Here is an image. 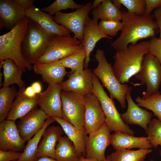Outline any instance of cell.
<instances>
[{
	"label": "cell",
	"mask_w": 161,
	"mask_h": 161,
	"mask_svg": "<svg viewBox=\"0 0 161 161\" xmlns=\"http://www.w3.org/2000/svg\"><path fill=\"white\" fill-rule=\"evenodd\" d=\"M152 151L151 149H123L116 150L108 156L110 161H145L147 155Z\"/></svg>",
	"instance_id": "30"
},
{
	"label": "cell",
	"mask_w": 161,
	"mask_h": 161,
	"mask_svg": "<svg viewBox=\"0 0 161 161\" xmlns=\"http://www.w3.org/2000/svg\"><path fill=\"white\" fill-rule=\"evenodd\" d=\"M39 95L33 98H30L25 96L23 92L18 91L6 119L15 121L36 109L38 106Z\"/></svg>",
	"instance_id": "25"
},
{
	"label": "cell",
	"mask_w": 161,
	"mask_h": 161,
	"mask_svg": "<svg viewBox=\"0 0 161 161\" xmlns=\"http://www.w3.org/2000/svg\"><path fill=\"white\" fill-rule=\"evenodd\" d=\"M31 86L36 94L40 95L41 92L42 87L40 82L38 81L33 82Z\"/></svg>",
	"instance_id": "44"
},
{
	"label": "cell",
	"mask_w": 161,
	"mask_h": 161,
	"mask_svg": "<svg viewBox=\"0 0 161 161\" xmlns=\"http://www.w3.org/2000/svg\"><path fill=\"white\" fill-rule=\"evenodd\" d=\"M2 75H3V73L1 72H0V85H1V83Z\"/></svg>",
	"instance_id": "48"
},
{
	"label": "cell",
	"mask_w": 161,
	"mask_h": 161,
	"mask_svg": "<svg viewBox=\"0 0 161 161\" xmlns=\"http://www.w3.org/2000/svg\"><path fill=\"white\" fill-rule=\"evenodd\" d=\"M35 161H57L54 158L47 157L43 156L41 157Z\"/></svg>",
	"instance_id": "45"
},
{
	"label": "cell",
	"mask_w": 161,
	"mask_h": 161,
	"mask_svg": "<svg viewBox=\"0 0 161 161\" xmlns=\"http://www.w3.org/2000/svg\"><path fill=\"white\" fill-rule=\"evenodd\" d=\"M60 84L49 85L47 89L39 95L38 106L49 116L63 118Z\"/></svg>",
	"instance_id": "14"
},
{
	"label": "cell",
	"mask_w": 161,
	"mask_h": 161,
	"mask_svg": "<svg viewBox=\"0 0 161 161\" xmlns=\"http://www.w3.org/2000/svg\"><path fill=\"white\" fill-rule=\"evenodd\" d=\"M86 56L84 49L60 60L66 68L71 69L70 73L77 70H83Z\"/></svg>",
	"instance_id": "33"
},
{
	"label": "cell",
	"mask_w": 161,
	"mask_h": 161,
	"mask_svg": "<svg viewBox=\"0 0 161 161\" xmlns=\"http://www.w3.org/2000/svg\"><path fill=\"white\" fill-rule=\"evenodd\" d=\"M49 116L41 109H35L20 119L17 125L25 141L33 137L43 127Z\"/></svg>",
	"instance_id": "13"
},
{
	"label": "cell",
	"mask_w": 161,
	"mask_h": 161,
	"mask_svg": "<svg viewBox=\"0 0 161 161\" xmlns=\"http://www.w3.org/2000/svg\"><path fill=\"white\" fill-rule=\"evenodd\" d=\"M93 18L105 21H122L123 13L110 0H103L100 4L93 9Z\"/></svg>",
	"instance_id": "28"
},
{
	"label": "cell",
	"mask_w": 161,
	"mask_h": 161,
	"mask_svg": "<svg viewBox=\"0 0 161 161\" xmlns=\"http://www.w3.org/2000/svg\"><path fill=\"white\" fill-rule=\"evenodd\" d=\"M85 112L84 127L87 134L100 129L106 117L100 101L93 93L84 96Z\"/></svg>",
	"instance_id": "12"
},
{
	"label": "cell",
	"mask_w": 161,
	"mask_h": 161,
	"mask_svg": "<svg viewBox=\"0 0 161 161\" xmlns=\"http://www.w3.org/2000/svg\"><path fill=\"white\" fill-rule=\"evenodd\" d=\"M111 144L116 150L136 148L149 149L153 147L147 137H136L118 132L111 134Z\"/></svg>",
	"instance_id": "24"
},
{
	"label": "cell",
	"mask_w": 161,
	"mask_h": 161,
	"mask_svg": "<svg viewBox=\"0 0 161 161\" xmlns=\"http://www.w3.org/2000/svg\"><path fill=\"white\" fill-rule=\"evenodd\" d=\"M103 0H95L94 1L91 7V10L96 8L102 2Z\"/></svg>",
	"instance_id": "46"
},
{
	"label": "cell",
	"mask_w": 161,
	"mask_h": 161,
	"mask_svg": "<svg viewBox=\"0 0 161 161\" xmlns=\"http://www.w3.org/2000/svg\"><path fill=\"white\" fill-rule=\"evenodd\" d=\"M146 9L145 15L151 14L153 10L161 7V0H145Z\"/></svg>",
	"instance_id": "40"
},
{
	"label": "cell",
	"mask_w": 161,
	"mask_h": 161,
	"mask_svg": "<svg viewBox=\"0 0 161 161\" xmlns=\"http://www.w3.org/2000/svg\"><path fill=\"white\" fill-rule=\"evenodd\" d=\"M26 17V10L15 0H0L1 30H11Z\"/></svg>",
	"instance_id": "18"
},
{
	"label": "cell",
	"mask_w": 161,
	"mask_h": 161,
	"mask_svg": "<svg viewBox=\"0 0 161 161\" xmlns=\"http://www.w3.org/2000/svg\"><path fill=\"white\" fill-rule=\"evenodd\" d=\"M30 20L26 16L9 32L0 36V61L10 59L23 72L33 69L32 65L24 56L21 49Z\"/></svg>",
	"instance_id": "3"
},
{
	"label": "cell",
	"mask_w": 161,
	"mask_h": 161,
	"mask_svg": "<svg viewBox=\"0 0 161 161\" xmlns=\"http://www.w3.org/2000/svg\"><path fill=\"white\" fill-rule=\"evenodd\" d=\"M26 142L21 138L15 121L5 120L0 123V150L23 151Z\"/></svg>",
	"instance_id": "16"
},
{
	"label": "cell",
	"mask_w": 161,
	"mask_h": 161,
	"mask_svg": "<svg viewBox=\"0 0 161 161\" xmlns=\"http://www.w3.org/2000/svg\"><path fill=\"white\" fill-rule=\"evenodd\" d=\"M63 118L76 128L84 127L85 107L84 96L71 91L61 93Z\"/></svg>",
	"instance_id": "9"
},
{
	"label": "cell",
	"mask_w": 161,
	"mask_h": 161,
	"mask_svg": "<svg viewBox=\"0 0 161 161\" xmlns=\"http://www.w3.org/2000/svg\"><path fill=\"white\" fill-rule=\"evenodd\" d=\"M83 49L82 44L74 37L55 35L49 40L44 53L36 63L60 61Z\"/></svg>",
	"instance_id": "7"
},
{
	"label": "cell",
	"mask_w": 161,
	"mask_h": 161,
	"mask_svg": "<svg viewBox=\"0 0 161 161\" xmlns=\"http://www.w3.org/2000/svg\"><path fill=\"white\" fill-rule=\"evenodd\" d=\"M56 121L49 116L41 129L28 141L19 159L16 161H35L38 147L44 132L52 123Z\"/></svg>",
	"instance_id": "27"
},
{
	"label": "cell",
	"mask_w": 161,
	"mask_h": 161,
	"mask_svg": "<svg viewBox=\"0 0 161 161\" xmlns=\"http://www.w3.org/2000/svg\"><path fill=\"white\" fill-rule=\"evenodd\" d=\"M92 4L89 1L81 8L71 13L58 12L52 16V18L57 23L64 26L73 32L74 37L82 43L85 24L91 11Z\"/></svg>",
	"instance_id": "10"
},
{
	"label": "cell",
	"mask_w": 161,
	"mask_h": 161,
	"mask_svg": "<svg viewBox=\"0 0 161 161\" xmlns=\"http://www.w3.org/2000/svg\"><path fill=\"white\" fill-rule=\"evenodd\" d=\"M157 161V160H151L149 161Z\"/></svg>",
	"instance_id": "51"
},
{
	"label": "cell",
	"mask_w": 161,
	"mask_h": 161,
	"mask_svg": "<svg viewBox=\"0 0 161 161\" xmlns=\"http://www.w3.org/2000/svg\"><path fill=\"white\" fill-rule=\"evenodd\" d=\"M54 35L30 19L21 49L24 56L30 64H35L43 55L49 41Z\"/></svg>",
	"instance_id": "6"
},
{
	"label": "cell",
	"mask_w": 161,
	"mask_h": 161,
	"mask_svg": "<svg viewBox=\"0 0 161 161\" xmlns=\"http://www.w3.org/2000/svg\"><path fill=\"white\" fill-rule=\"evenodd\" d=\"M52 117L60 125L64 133L72 142L79 158L81 156L85 157L88 136L84 127L78 129L63 118Z\"/></svg>",
	"instance_id": "23"
},
{
	"label": "cell",
	"mask_w": 161,
	"mask_h": 161,
	"mask_svg": "<svg viewBox=\"0 0 161 161\" xmlns=\"http://www.w3.org/2000/svg\"><path fill=\"white\" fill-rule=\"evenodd\" d=\"M98 20L89 16L85 24L82 44L86 52V56L84 64L85 68H88L90 61V54L98 41L103 38L112 39V37L106 35L101 32L99 27Z\"/></svg>",
	"instance_id": "20"
},
{
	"label": "cell",
	"mask_w": 161,
	"mask_h": 161,
	"mask_svg": "<svg viewBox=\"0 0 161 161\" xmlns=\"http://www.w3.org/2000/svg\"></svg>",
	"instance_id": "52"
},
{
	"label": "cell",
	"mask_w": 161,
	"mask_h": 161,
	"mask_svg": "<svg viewBox=\"0 0 161 161\" xmlns=\"http://www.w3.org/2000/svg\"><path fill=\"white\" fill-rule=\"evenodd\" d=\"M149 41L130 44L125 49L117 51L114 55L112 66L114 74L121 84L129 82L130 79L140 71L143 58L149 52Z\"/></svg>",
	"instance_id": "2"
},
{
	"label": "cell",
	"mask_w": 161,
	"mask_h": 161,
	"mask_svg": "<svg viewBox=\"0 0 161 161\" xmlns=\"http://www.w3.org/2000/svg\"><path fill=\"white\" fill-rule=\"evenodd\" d=\"M150 144L156 148L161 146V122L158 119L153 118L148 124L145 131Z\"/></svg>",
	"instance_id": "36"
},
{
	"label": "cell",
	"mask_w": 161,
	"mask_h": 161,
	"mask_svg": "<svg viewBox=\"0 0 161 161\" xmlns=\"http://www.w3.org/2000/svg\"><path fill=\"white\" fill-rule=\"evenodd\" d=\"M134 76L140 81L139 85H146V90L143 92L142 98L159 92L161 84V64L158 60L149 52L144 56L140 72Z\"/></svg>",
	"instance_id": "8"
},
{
	"label": "cell",
	"mask_w": 161,
	"mask_h": 161,
	"mask_svg": "<svg viewBox=\"0 0 161 161\" xmlns=\"http://www.w3.org/2000/svg\"><path fill=\"white\" fill-rule=\"evenodd\" d=\"M95 57L98 64L93 70V73L101 81L103 86L108 90L110 97L117 100L121 107L125 108L126 94L129 86L127 84H121L118 80L112 64L108 62L103 49H97Z\"/></svg>",
	"instance_id": "4"
},
{
	"label": "cell",
	"mask_w": 161,
	"mask_h": 161,
	"mask_svg": "<svg viewBox=\"0 0 161 161\" xmlns=\"http://www.w3.org/2000/svg\"><path fill=\"white\" fill-rule=\"evenodd\" d=\"M64 133L61 126H49L44 132L39 144L35 160L43 156H47L55 159L56 147Z\"/></svg>",
	"instance_id": "22"
},
{
	"label": "cell",
	"mask_w": 161,
	"mask_h": 161,
	"mask_svg": "<svg viewBox=\"0 0 161 161\" xmlns=\"http://www.w3.org/2000/svg\"><path fill=\"white\" fill-rule=\"evenodd\" d=\"M112 1L120 10L121 7V5L125 6L129 13L140 15L145 14V0H113Z\"/></svg>",
	"instance_id": "34"
},
{
	"label": "cell",
	"mask_w": 161,
	"mask_h": 161,
	"mask_svg": "<svg viewBox=\"0 0 161 161\" xmlns=\"http://www.w3.org/2000/svg\"><path fill=\"white\" fill-rule=\"evenodd\" d=\"M111 144V134L105 122L98 129L89 134L86 149L85 157L105 161V152Z\"/></svg>",
	"instance_id": "11"
},
{
	"label": "cell",
	"mask_w": 161,
	"mask_h": 161,
	"mask_svg": "<svg viewBox=\"0 0 161 161\" xmlns=\"http://www.w3.org/2000/svg\"><path fill=\"white\" fill-rule=\"evenodd\" d=\"M99 29L106 35L109 37L116 36L118 32L122 31L123 25L122 21L101 20L98 23Z\"/></svg>",
	"instance_id": "37"
},
{
	"label": "cell",
	"mask_w": 161,
	"mask_h": 161,
	"mask_svg": "<svg viewBox=\"0 0 161 161\" xmlns=\"http://www.w3.org/2000/svg\"><path fill=\"white\" fill-rule=\"evenodd\" d=\"M92 93L99 100L110 132H120L134 136V131L122 120L114 102L104 90L98 78L93 73Z\"/></svg>",
	"instance_id": "5"
},
{
	"label": "cell",
	"mask_w": 161,
	"mask_h": 161,
	"mask_svg": "<svg viewBox=\"0 0 161 161\" xmlns=\"http://www.w3.org/2000/svg\"><path fill=\"white\" fill-rule=\"evenodd\" d=\"M55 159L57 161H79L76 150L72 142L66 136H62L56 147Z\"/></svg>",
	"instance_id": "29"
},
{
	"label": "cell",
	"mask_w": 161,
	"mask_h": 161,
	"mask_svg": "<svg viewBox=\"0 0 161 161\" xmlns=\"http://www.w3.org/2000/svg\"><path fill=\"white\" fill-rule=\"evenodd\" d=\"M132 90L131 87L129 86L126 95L127 109L125 112L120 114V116L126 124L138 125L145 131L153 114L151 112L141 108L134 102L131 95Z\"/></svg>",
	"instance_id": "17"
},
{
	"label": "cell",
	"mask_w": 161,
	"mask_h": 161,
	"mask_svg": "<svg viewBox=\"0 0 161 161\" xmlns=\"http://www.w3.org/2000/svg\"><path fill=\"white\" fill-rule=\"evenodd\" d=\"M26 16L47 32L55 35L70 36L72 32L63 26L57 23L52 16L35 6L26 10Z\"/></svg>",
	"instance_id": "19"
},
{
	"label": "cell",
	"mask_w": 161,
	"mask_h": 161,
	"mask_svg": "<svg viewBox=\"0 0 161 161\" xmlns=\"http://www.w3.org/2000/svg\"><path fill=\"white\" fill-rule=\"evenodd\" d=\"M0 68H3V87H9L16 84L19 88V92H23L25 88V82L21 79L23 72L10 59L0 61Z\"/></svg>",
	"instance_id": "26"
},
{
	"label": "cell",
	"mask_w": 161,
	"mask_h": 161,
	"mask_svg": "<svg viewBox=\"0 0 161 161\" xmlns=\"http://www.w3.org/2000/svg\"><path fill=\"white\" fill-rule=\"evenodd\" d=\"M79 161H99L95 159L87 158L83 156H81L80 157Z\"/></svg>",
	"instance_id": "47"
},
{
	"label": "cell",
	"mask_w": 161,
	"mask_h": 161,
	"mask_svg": "<svg viewBox=\"0 0 161 161\" xmlns=\"http://www.w3.org/2000/svg\"><path fill=\"white\" fill-rule=\"evenodd\" d=\"M158 25L160 32V38H161V7L154 10L153 14Z\"/></svg>",
	"instance_id": "41"
},
{
	"label": "cell",
	"mask_w": 161,
	"mask_h": 161,
	"mask_svg": "<svg viewBox=\"0 0 161 161\" xmlns=\"http://www.w3.org/2000/svg\"><path fill=\"white\" fill-rule=\"evenodd\" d=\"M21 154L22 153L13 151L0 150V161H16Z\"/></svg>",
	"instance_id": "39"
},
{
	"label": "cell",
	"mask_w": 161,
	"mask_h": 161,
	"mask_svg": "<svg viewBox=\"0 0 161 161\" xmlns=\"http://www.w3.org/2000/svg\"><path fill=\"white\" fill-rule=\"evenodd\" d=\"M15 1L25 10L35 6L34 0H15Z\"/></svg>",
	"instance_id": "42"
},
{
	"label": "cell",
	"mask_w": 161,
	"mask_h": 161,
	"mask_svg": "<svg viewBox=\"0 0 161 161\" xmlns=\"http://www.w3.org/2000/svg\"><path fill=\"white\" fill-rule=\"evenodd\" d=\"M105 161H110V159L108 156L106 157V159Z\"/></svg>",
	"instance_id": "49"
},
{
	"label": "cell",
	"mask_w": 161,
	"mask_h": 161,
	"mask_svg": "<svg viewBox=\"0 0 161 161\" xmlns=\"http://www.w3.org/2000/svg\"><path fill=\"white\" fill-rule=\"evenodd\" d=\"M123 29L119 37L111 44L116 51L125 49L130 44L155 36L160 29L153 14L140 15L122 12Z\"/></svg>",
	"instance_id": "1"
},
{
	"label": "cell",
	"mask_w": 161,
	"mask_h": 161,
	"mask_svg": "<svg viewBox=\"0 0 161 161\" xmlns=\"http://www.w3.org/2000/svg\"><path fill=\"white\" fill-rule=\"evenodd\" d=\"M159 153L161 157V150L160 149H159Z\"/></svg>",
	"instance_id": "50"
},
{
	"label": "cell",
	"mask_w": 161,
	"mask_h": 161,
	"mask_svg": "<svg viewBox=\"0 0 161 161\" xmlns=\"http://www.w3.org/2000/svg\"><path fill=\"white\" fill-rule=\"evenodd\" d=\"M137 105L152 111L154 115L161 122V93L152 95L143 99L138 96L135 99Z\"/></svg>",
	"instance_id": "32"
},
{
	"label": "cell",
	"mask_w": 161,
	"mask_h": 161,
	"mask_svg": "<svg viewBox=\"0 0 161 161\" xmlns=\"http://www.w3.org/2000/svg\"><path fill=\"white\" fill-rule=\"evenodd\" d=\"M149 52L155 56L161 64V38L155 36L149 41Z\"/></svg>",
	"instance_id": "38"
},
{
	"label": "cell",
	"mask_w": 161,
	"mask_h": 161,
	"mask_svg": "<svg viewBox=\"0 0 161 161\" xmlns=\"http://www.w3.org/2000/svg\"><path fill=\"white\" fill-rule=\"evenodd\" d=\"M84 5L78 4L73 0H56L49 5L43 7L41 10L52 16L62 10L68 9L77 10L81 8Z\"/></svg>",
	"instance_id": "35"
},
{
	"label": "cell",
	"mask_w": 161,
	"mask_h": 161,
	"mask_svg": "<svg viewBox=\"0 0 161 161\" xmlns=\"http://www.w3.org/2000/svg\"><path fill=\"white\" fill-rule=\"evenodd\" d=\"M32 66L34 72L41 75L43 81L49 85L60 84L68 73L60 61L48 63H36Z\"/></svg>",
	"instance_id": "21"
},
{
	"label": "cell",
	"mask_w": 161,
	"mask_h": 161,
	"mask_svg": "<svg viewBox=\"0 0 161 161\" xmlns=\"http://www.w3.org/2000/svg\"><path fill=\"white\" fill-rule=\"evenodd\" d=\"M92 74L91 70L88 68L71 73L67 80L60 84L62 90L83 96L92 93Z\"/></svg>",
	"instance_id": "15"
},
{
	"label": "cell",
	"mask_w": 161,
	"mask_h": 161,
	"mask_svg": "<svg viewBox=\"0 0 161 161\" xmlns=\"http://www.w3.org/2000/svg\"><path fill=\"white\" fill-rule=\"evenodd\" d=\"M18 92L15 86H3L0 89V122L5 120Z\"/></svg>",
	"instance_id": "31"
},
{
	"label": "cell",
	"mask_w": 161,
	"mask_h": 161,
	"mask_svg": "<svg viewBox=\"0 0 161 161\" xmlns=\"http://www.w3.org/2000/svg\"><path fill=\"white\" fill-rule=\"evenodd\" d=\"M23 93L25 96L30 98L34 97L38 95L35 93L31 86L26 88Z\"/></svg>",
	"instance_id": "43"
}]
</instances>
